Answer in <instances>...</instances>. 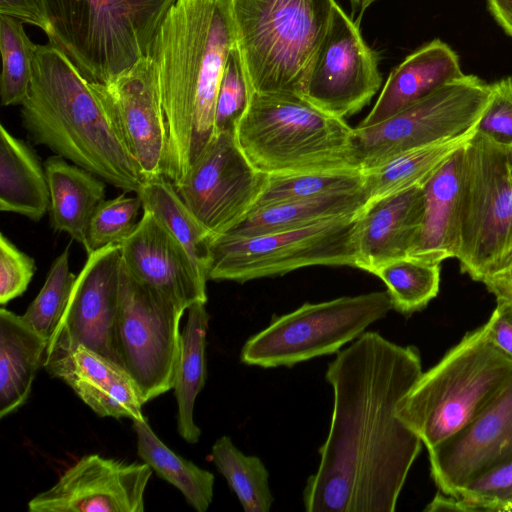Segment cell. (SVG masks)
<instances>
[{
    "mask_svg": "<svg viewBox=\"0 0 512 512\" xmlns=\"http://www.w3.org/2000/svg\"><path fill=\"white\" fill-rule=\"evenodd\" d=\"M419 351L364 332L337 353L325 379L333 410L316 472L306 482L307 512H393L422 441L397 416L422 373Z\"/></svg>",
    "mask_w": 512,
    "mask_h": 512,
    "instance_id": "6da1fadb",
    "label": "cell"
},
{
    "mask_svg": "<svg viewBox=\"0 0 512 512\" xmlns=\"http://www.w3.org/2000/svg\"><path fill=\"white\" fill-rule=\"evenodd\" d=\"M235 46L229 0H176L149 56L167 130L163 175L177 186L214 136L217 94Z\"/></svg>",
    "mask_w": 512,
    "mask_h": 512,
    "instance_id": "7a4b0ae2",
    "label": "cell"
},
{
    "mask_svg": "<svg viewBox=\"0 0 512 512\" xmlns=\"http://www.w3.org/2000/svg\"><path fill=\"white\" fill-rule=\"evenodd\" d=\"M21 119L35 144L48 147L124 192L137 194L145 181L88 81L50 41L37 45Z\"/></svg>",
    "mask_w": 512,
    "mask_h": 512,
    "instance_id": "3957f363",
    "label": "cell"
},
{
    "mask_svg": "<svg viewBox=\"0 0 512 512\" xmlns=\"http://www.w3.org/2000/svg\"><path fill=\"white\" fill-rule=\"evenodd\" d=\"M234 133L248 161L266 175L360 170L354 128L297 94L252 93Z\"/></svg>",
    "mask_w": 512,
    "mask_h": 512,
    "instance_id": "277c9868",
    "label": "cell"
},
{
    "mask_svg": "<svg viewBox=\"0 0 512 512\" xmlns=\"http://www.w3.org/2000/svg\"><path fill=\"white\" fill-rule=\"evenodd\" d=\"M512 380V361L487 338L467 332L397 405L398 418L429 451L472 421Z\"/></svg>",
    "mask_w": 512,
    "mask_h": 512,
    "instance_id": "5b68a950",
    "label": "cell"
},
{
    "mask_svg": "<svg viewBox=\"0 0 512 512\" xmlns=\"http://www.w3.org/2000/svg\"><path fill=\"white\" fill-rule=\"evenodd\" d=\"M176 0H41L46 35L89 82L107 84L149 56Z\"/></svg>",
    "mask_w": 512,
    "mask_h": 512,
    "instance_id": "8992f818",
    "label": "cell"
},
{
    "mask_svg": "<svg viewBox=\"0 0 512 512\" xmlns=\"http://www.w3.org/2000/svg\"><path fill=\"white\" fill-rule=\"evenodd\" d=\"M229 4L251 94L301 96L335 0H229Z\"/></svg>",
    "mask_w": 512,
    "mask_h": 512,
    "instance_id": "52a82bcc",
    "label": "cell"
},
{
    "mask_svg": "<svg viewBox=\"0 0 512 512\" xmlns=\"http://www.w3.org/2000/svg\"><path fill=\"white\" fill-rule=\"evenodd\" d=\"M512 249V145L476 133L463 147L459 191L462 273L479 281Z\"/></svg>",
    "mask_w": 512,
    "mask_h": 512,
    "instance_id": "ba28073f",
    "label": "cell"
},
{
    "mask_svg": "<svg viewBox=\"0 0 512 512\" xmlns=\"http://www.w3.org/2000/svg\"><path fill=\"white\" fill-rule=\"evenodd\" d=\"M358 214L261 235L213 236L208 280L244 283L309 266L355 267Z\"/></svg>",
    "mask_w": 512,
    "mask_h": 512,
    "instance_id": "9c48e42d",
    "label": "cell"
},
{
    "mask_svg": "<svg viewBox=\"0 0 512 512\" xmlns=\"http://www.w3.org/2000/svg\"><path fill=\"white\" fill-rule=\"evenodd\" d=\"M392 309L387 291L343 296L319 303H304L274 318L250 337L241 349L246 365L291 367L315 357L338 352L356 340Z\"/></svg>",
    "mask_w": 512,
    "mask_h": 512,
    "instance_id": "30bf717a",
    "label": "cell"
},
{
    "mask_svg": "<svg viewBox=\"0 0 512 512\" xmlns=\"http://www.w3.org/2000/svg\"><path fill=\"white\" fill-rule=\"evenodd\" d=\"M491 85L476 75L454 79L377 124L354 128V152L364 172L408 150L476 130Z\"/></svg>",
    "mask_w": 512,
    "mask_h": 512,
    "instance_id": "8fae6325",
    "label": "cell"
},
{
    "mask_svg": "<svg viewBox=\"0 0 512 512\" xmlns=\"http://www.w3.org/2000/svg\"><path fill=\"white\" fill-rule=\"evenodd\" d=\"M185 311L132 278L122 266L117 351L145 403L173 389Z\"/></svg>",
    "mask_w": 512,
    "mask_h": 512,
    "instance_id": "7c38bea8",
    "label": "cell"
},
{
    "mask_svg": "<svg viewBox=\"0 0 512 512\" xmlns=\"http://www.w3.org/2000/svg\"><path fill=\"white\" fill-rule=\"evenodd\" d=\"M266 179L248 161L234 131H225L214 134L175 187L199 222L216 236L249 214Z\"/></svg>",
    "mask_w": 512,
    "mask_h": 512,
    "instance_id": "4fadbf2b",
    "label": "cell"
},
{
    "mask_svg": "<svg viewBox=\"0 0 512 512\" xmlns=\"http://www.w3.org/2000/svg\"><path fill=\"white\" fill-rule=\"evenodd\" d=\"M381 83L376 54L359 25L336 3L329 28L304 76L301 96L344 119L369 104Z\"/></svg>",
    "mask_w": 512,
    "mask_h": 512,
    "instance_id": "5bb4252c",
    "label": "cell"
},
{
    "mask_svg": "<svg viewBox=\"0 0 512 512\" xmlns=\"http://www.w3.org/2000/svg\"><path fill=\"white\" fill-rule=\"evenodd\" d=\"M88 83L144 180L163 175L168 137L152 58L107 84Z\"/></svg>",
    "mask_w": 512,
    "mask_h": 512,
    "instance_id": "9a60e30c",
    "label": "cell"
},
{
    "mask_svg": "<svg viewBox=\"0 0 512 512\" xmlns=\"http://www.w3.org/2000/svg\"><path fill=\"white\" fill-rule=\"evenodd\" d=\"M87 255L47 348L83 345L121 365L116 343L121 247L112 244Z\"/></svg>",
    "mask_w": 512,
    "mask_h": 512,
    "instance_id": "2e32d148",
    "label": "cell"
},
{
    "mask_svg": "<svg viewBox=\"0 0 512 512\" xmlns=\"http://www.w3.org/2000/svg\"><path fill=\"white\" fill-rule=\"evenodd\" d=\"M146 463L85 455L49 489L28 502L30 512H143L152 475Z\"/></svg>",
    "mask_w": 512,
    "mask_h": 512,
    "instance_id": "e0dca14e",
    "label": "cell"
},
{
    "mask_svg": "<svg viewBox=\"0 0 512 512\" xmlns=\"http://www.w3.org/2000/svg\"><path fill=\"white\" fill-rule=\"evenodd\" d=\"M428 455L435 485L449 496L486 470L512 459V380L472 421Z\"/></svg>",
    "mask_w": 512,
    "mask_h": 512,
    "instance_id": "ac0fdd59",
    "label": "cell"
},
{
    "mask_svg": "<svg viewBox=\"0 0 512 512\" xmlns=\"http://www.w3.org/2000/svg\"><path fill=\"white\" fill-rule=\"evenodd\" d=\"M123 269L185 310L207 302V281L201 277L179 241L149 211L122 243Z\"/></svg>",
    "mask_w": 512,
    "mask_h": 512,
    "instance_id": "d6986e66",
    "label": "cell"
},
{
    "mask_svg": "<svg viewBox=\"0 0 512 512\" xmlns=\"http://www.w3.org/2000/svg\"><path fill=\"white\" fill-rule=\"evenodd\" d=\"M43 368L68 385L99 417H144L145 404L128 372L83 345L46 348Z\"/></svg>",
    "mask_w": 512,
    "mask_h": 512,
    "instance_id": "ffe728a7",
    "label": "cell"
},
{
    "mask_svg": "<svg viewBox=\"0 0 512 512\" xmlns=\"http://www.w3.org/2000/svg\"><path fill=\"white\" fill-rule=\"evenodd\" d=\"M423 214V186L366 205L355 222V268L372 274L386 262L409 256L417 240Z\"/></svg>",
    "mask_w": 512,
    "mask_h": 512,
    "instance_id": "44dd1931",
    "label": "cell"
},
{
    "mask_svg": "<svg viewBox=\"0 0 512 512\" xmlns=\"http://www.w3.org/2000/svg\"><path fill=\"white\" fill-rule=\"evenodd\" d=\"M463 75L457 53L447 43L434 39L391 71L373 108L358 126L382 122Z\"/></svg>",
    "mask_w": 512,
    "mask_h": 512,
    "instance_id": "7402d4cb",
    "label": "cell"
},
{
    "mask_svg": "<svg viewBox=\"0 0 512 512\" xmlns=\"http://www.w3.org/2000/svg\"><path fill=\"white\" fill-rule=\"evenodd\" d=\"M463 147L451 155L423 185L424 214L409 256L438 263L457 257Z\"/></svg>",
    "mask_w": 512,
    "mask_h": 512,
    "instance_id": "603a6c76",
    "label": "cell"
},
{
    "mask_svg": "<svg viewBox=\"0 0 512 512\" xmlns=\"http://www.w3.org/2000/svg\"><path fill=\"white\" fill-rule=\"evenodd\" d=\"M50 192V223L84 248L91 218L105 200V181L88 170L54 155L44 162Z\"/></svg>",
    "mask_w": 512,
    "mask_h": 512,
    "instance_id": "cb8c5ba5",
    "label": "cell"
},
{
    "mask_svg": "<svg viewBox=\"0 0 512 512\" xmlns=\"http://www.w3.org/2000/svg\"><path fill=\"white\" fill-rule=\"evenodd\" d=\"M48 340L22 315L0 310V418L28 400L35 376L43 367Z\"/></svg>",
    "mask_w": 512,
    "mask_h": 512,
    "instance_id": "d4e9b609",
    "label": "cell"
},
{
    "mask_svg": "<svg viewBox=\"0 0 512 512\" xmlns=\"http://www.w3.org/2000/svg\"><path fill=\"white\" fill-rule=\"evenodd\" d=\"M50 192L44 164L25 141L0 125V210L32 221L49 212Z\"/></svg>",
    "mask_w": 512,
    "mask_h": 512,
    "instance_id": "484cf974",
    "label": "cell"
},
{
    "mask_svg": "<svg viewBox=\"0 0 512 512\" xmlns=\"http://www.w3.org/2000/svg\"><path fill=\"white\" fill-rule=\"evenodd\" d=\"M367 203L365 188L293 200L252 210L227 233L254 236L306 227L360 213Z\"/></svg>",
    "mask_w": 512,
    "mask_h": 512,
    "instance_id": "4316f807",
    "label": "cell"
},
{
    "mask_svg": "<svg viewBox=\"0 0 512 512\" xmlns=\"http://www.w3.org/2000/svg\"><path fill=\"white\" fill-rule=\"evenodd\" d=\"M206 303L188 307L187 321L180 337V356L173 386L177 402V432L190 444L197 443L201 430L194 421V407L206 377V336L209 313Z\"/></svg>",
    "mask_w": 512,
    "mask_h": 512,
    "instance_id": "83f0119b",
    "label": "cell"
},
{
    "mask_svg": "<svg viewBox=\"0 0 512 512\" xmlns=\"http://www.w3.org/2000/svg\"><path fill=\"white\" fill-rule=\"evenodd\" d=\"M476 130L403 152L363 172L366 205L416 186H423L439 167L463 147ZM365 205V206H366Z\"/></svg>",
    "mask_w": 512,
    "mask_h": 512,
    "instance_id": "f1b7e54d",
    "label": "cell"
},
{
    "mask_svg": "<svg viewBox=\"0 0 512 512\" xmlns=\"http://www.w3.org/2000/svg\"><path fill=\"white\" fill-rule=\"evenodd\" d=\"M137 195L143 210L151 212L179 241L203 279L208 281L213 235L199 222L172 181L156 176L143 182Z\"/></svg>",
    "mask_w": 512,
    "mask_h": 512,
    "instance_id": "f546056e",
    "label": "cell"
},
{
    "mask_svg": "<svg viewBox=\"0 0 512 512\" xmlns=\"http://www.w3.org/2000/svg\"><path fill=\"white\" fill-rule=\"evenodd\" d=\"M137 453L163 480L177 488L197 512L209 508L214 491V475L181 457L166 446L146 418L133 422Z\"/></svg>",
    "mask_w": 512,
    "mask_h": 512,
    "instance_id": "4dcf8cb0",
    "label": "cell"
},
{
    "mask_svg": "<svg viewBox=\"0 0 512 512\" xmlns=\"http://www.w3.org/2000/svg\"><path fill=\"white\" fill-rule=\"evenodd\" d=\"M441 263L405 256L376 268L372 274L387 287L392 308L409 316L423 310L439 293Z\"/></svg>",
    "mask_w": 512,
    "mask_h": 512,
    "instance_id": "1f68e13d",
    "label": "cell"
},
{
    "mask_svg": "<svg viewBox=\"0 0 512 512\" xmlns=\"http://www.w3.org/2000/svg\"><path fill=\"white\" fill-rule=\"evenodd\" d=\"M211 458L246 512H269L274 498L269 472L257 456L245 455L229 436L218 438Z\"/></svg>",
    "mask_w": 512,
    "mask_h": 512,
    "instance_id": "d6a6232c",
    "label": "cell"
},
{
    "mask_svg": "<svg viewBox=\"0 0 512 512\" xmlns=\"http://www.w3.org/2000/svg\"><path fill=\"white\" fill-rule=\"evenodd\" d=\"M425 511L512 512V459L478 475L455 495L437 493Z\"/></svg>",
    "mask_w": 512,
    "mask_h": 512,
    "instance_id": "836d02e7",
    "label": "cell"
},
{
    "mask_svg": "<svg viewBox=\"0 0 512 512\" xmlns=\"http://www.w3.org/2000/svg\"><path fill=\"white\" fill-rule=\"evenodd\" d=\"M363 187L364 175L361 170L267 175L266 183L252 210L293 200L355 191Z\"/></svg>",
    "mask_w": 512,
    "mask_h": 512,
    "instance_id": "e575fe53",
    "label": "cell"
},
{
    "mask_svg": "<svg viewBox=\"0 0 512 512\" xmlns=\"http://www.w3.org/2000/svg\"><path fill=\"white\" fill-rule=\"evenodd\" d=\"M36 49L37 45L27 36L22 21L0 15L2 106L22 105L27 98L33 76Z\"/></svg>",
    "mask_w": 512,
    "mask_h": 512,
    "instance_id": "d590c367",
    "label": "cell"
},
{
    "mask_svg": "<svg viewBox=\"0 0 512 512\" xmlns=\"http://www.w3.org/2000/svg\"><path fill=\"white\" fill-rule=\"evenodd\" d=\"M69 246L53 261L46 280L22 318L47 340L66 308L76 275L69 268Z\"/></svg>",
    "mask_w": 512,
    "mask_h": 512,
    "instance_id": "8d00e7d4",
    "label": "cell"
},
{
    "mask_svg": "<svg viewBox=\"0 0 512 512\" xmlns=\"http://www.w3.org/2000/svg\"><path fill=\"white\" fill-rule=\"evenodd\" d=\"M126 193V192H124ZM121 194L104 200L93 214L87 231V254L112 244H120L136 228L142 201Z\"/></svg>",
    "mask_w": 512,
    "mask_h": 512,
    "instance_id": "74e56055",
    "label": "cell"
},
{
    "mask_svg": "<svg viewBox=\"0 0 512 512\" xmlns=\"http://www.w3.org/2000/svg\"><path fill=\"white\" fill-rule=\"evenodd\" d=\"M250 98V86L235 44L226 62L217 94L214 134L234 131L249 105Z\"/></svg>",
    "mask_w": 512,
    "mask_h": 512,
    "instance_id": "f35d334b",
    "label": "cell"
},
{
    "mask_svg": "<svg viewBox=\"0 0 512 512\" xmlns=\"http://www.w3.org/2000/svg\"><path fill=\"white\" fill-rule=\"evenodd\" d=\"M490 85V100L476 131L495 143L512 145V77Z\"/></svg>",
    "mask_w": 512,
    "mask_h": 512,
    "instance_id": "ab89813d",
    "label": "cell"
},
{
    "mask_svg": "<svg viewBox=\"0 0 512 512\" xmlns=\"http://www.w3.org/2000/svg\"><path fill=\"white\" fill-rule=\"evenodd\" d=\"M36 271L35 261L16 247L3 233L0 235V304L21 296Z\"/></svg>",
    "mask_w": 512,
    "mask_h": 512,
    "instance_id": "60d3db41",
    "label": "cell"
},
{
    "mask_svg": "<svg viewBox=\"0 0 512 512\" xmlns=\"http://www.w3.org/2000/svg\"><path fill=\"white\" fill-rule=\"evenodd\" d=\"M496 307L484 323L489 341L512 361V303L496 301Z\"/></svg>",
    "mask_w": 512,
    "mask_h": 512,
    "instance_id": "b9f144b4",
    "label": "cell"
},
{
    "mask_svg": "<svg viewBox=\"0 0 512 512\" xmlns=\"http://www.w3.org/2000/svg\"><path fill=\"white\" fill-rule=\"evenodd\" d=\"M481 282L496 301L512 303V249L489 269Z\"/></svg>",
    "mask_w": 512,
    "mask_h": 512,
    "instance_id": "7bdbcfd3",
    "label": "cell"
},
{
    "mask_svg": "<svg viewBox=\"0 0 512 512\" xmlns=\"http://www.w3.org/2000/svg\"><path fill=\"white\" fill-rule=\"evenodd\" d=\"M0 15L16 18L48 32L41 0H0Z\"/></svg>",
    "mask_w": 512,
    "mask_h": 512,
    "instance_id": "ee69618b",
    "label": "cell"
},
{
    "mask_svg": "<svg viewBox=\"0 0 512 512\" xmlns=\"http://www.w3.org/2000/svg\"><path fill=\"white\" fill-rule=\"evenodd\" d=\"M486 2L494 19L512 37V0H486Z\"/></svg>",
    "mask_w": 512,
    "mask_h": 512,
    "instance_id": "f6af8a7d",
    "label": "cell"
},
{
    "mask_svg": "<svg viewBox=\"0 0 512 512\" xmlns=\"http://www.w3.org/2000/svg\"><path fill=\"white\" fill-rule=\"evenodd\" d=\"M375 1L376 0H361V6H360V11H359L358 20H357L358 23L360 22L363 12Z\"/></svg>",
    "mask_w": 512,
    "mask_h": 512,
    "instance_id": "bcb514c9",
    "label": "cell"
},
{
    "mask_svg": "<svg viewBox=\"0 0 512 512\" xmlns=\"http://www.w3.org/2000/svg\"><path fill=\"white\" fill-rule=\"evenodd\" d=\"M349 1L351 4V7H352V14L355 15L357 13V15H358L359 11H360V6H361V0H349Z\"/></svg>",
    "mask_w": 512,
    "mask_h": 512,
    "instance_id": "7dc6e473",
    "label": "cell"
}]
</instances>
